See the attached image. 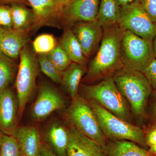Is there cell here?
<instances>
[{
  "label": "cell",
  "mask_w": 156,
  "mask_h": 156,
  "mask_svg": "<svg viewBox=\"0 0 156 156\" xmlns=\"http://www.w3.org/2000/svg\"><path fill=\"white\" fill-rule=\"evenodd\" d=\"M132 1H133H133H140V0H132Z\"/></svg>",
  "instance_id": "40"
},
{
  "label": "cell",
  "mask_w": 156,
  "mask_h": 156,
  "mask_svg": "<svg viewBox=\"0 0 156 156\" xmlns=\"http://www.w3.org/2000/svg\"><path fill=\"white\" fill-rule=\"evenodd\" d=\"M117 24L142 38L152 41L156 36V23L146 12L140 1L120 7Z\"/></svg>",
  "instance_id": "8"
},
{
  "label": "cell",
  "mask_w": 156,
  "mask_h": 156,
  "mask_svg": "<svg viewBox=\"0 0 156 156\" xmlns=\"http://www.w3.org/2000/svg\"><path fill=\"white\" fill-rule=\"evenodd\" d=\"M116 1L120 7L126 5L133 2L132 0H116Z\"/></svg>",
  "instance_id": "35"
},
{
  "label": "cell",
  "mask_w": 156,
  "mask_h": 156,
  "mask_svg": "<svg viewBox=\"0 0 156 156\" xmlns=\"http://www.w3.org/2000/svg\"><path fill=\"white\" fill-rule=\"evenodd\" d=\"M107 156H156L148 149L129 140H108Z\"/></svg>",
  "instance_id": "19"
},
{
  "label": "cell",
  "mask_w": 156,
  "mask_h": 156,
  "mask_svg": "<svg viewBox=\"0 0 156 156\" xmlns=\"http://www.w3.org/2000/svg\"><path fill=\"white\" fill-rule=\"evenodd\" d=\"M146 145L148 148L156 145V122H149L142 127Z\"/></svg>",
  "instance_id": "28"
},
{
  "label": "cell",
  "mask_w": 156,
  "mask_h": 156,
  "mask_svg": "<svg viewBox=\"0 0 156 156\" xmlns=\"http://www.w3.org/2000/svg\"><path fill=\"white\" fill-rule=\"evenodd\" d=\"M87 67L72 62L61 73L62 87L72 99L79 94L81 80L86 74Z\"/></svg>",
  "instance_id": "18"
},
{
  "label": "cell",
  "mask_w": 156,
  "mask_h": 156,
  "mask_svg": "<svg viewBox=\"0 0 156 156\" xmlns=\"http://www.w3.org/2000/svg\"><path fill=\"white\" fill-rule=\"evenodd\" d=\"M147 121L156 122V91L153 90L148 102L146 111Z\"/></svg>",
  "instance_id": "30"
},
{
  "label": "cell",
  "mask_w": 156,
  "mask_h": 156,
  "mask_svg": "<svg viewBox=\"0 0 156 156\" xmlns=\"http://www.w3.org/2000/svg\"><path fill=\"white\" fill-rule=\"evenodd\" d=\"M88 59L97 51L103 36V28L97 21L77 23L70 27Z\"/></svg>",
  "instance_id": "12"
},
{
  "label": "cell",
  "mask_w": 156,
  "mask_h": 156,
  "mask_svg": "<svg viewBox=\"0 0 156 156\" xmlns=\"http://www.w3.org/2000/svg\"><path fill=\"white\" fill-rule=\"evenodd\" d=\"M66 107V101L61 93L50 84L43 83L32 106L31 115L34 121L39 122L44 119L53 112L63 109Z\"/></svg>",
  "instance_id": "9"
},
{
  "label": "cell",
  "mask_w": 156,
  "mask_h": 156,
  "mask_svg": "<svg viewBox=\"0 0 156 156\" xmlns=\"http://www.w3.org/2000/svg\"><path fill=\"white\" fill-rule=\"evenodd\" d=\"M125 30L118 24L103 28V36L94 57L87 66L81 83H96L124 67L121 54V43Z\"/></svg>",
  "instance_id": "1"
},
{
  "label": "cell",
  "mask_w": 156,
  "mask_h": 156,
  "mask_svg": "<svg viewBox=\"0 0 156 156\" xmlns=\"http://www.w3.org/2000/svg\"><path fill=\"white\" fill-rule=\"evenodd\" d=\"M67 156H107L106 152L95 141L69 127Z\"/></svg>",
  "instance_id": "15"
},
{
  "label": "cell",
  "mask_w": 156,
  "mask_h": 156,
  "mask_svg": "<svg viewBox=\"0 0 156 156\" xmlns=\"http://www.w3.org/2000/svg\"><path fill=\"white\" fill-rule=\"evenodd\" d=\"M63 116L69 127L95 141L105 151L108 139L87 101L78 94L66 109Z\"/></svg>",
  "instance_id": "4"
},
{
  "label": "cell",
  "mask_w": 156,
  "mask_h": 156,
  "mask_svg": "<svg viewBox=\"0 0 156 156\" xmlns=\"http://www.w3.org/2000/svg\"><path fill=\"white\" fill-rule=\"evenodd\" d=\"M143 73L147 79L153 90L156 91V58H154L151 62Z\"/></svg>",
  "instance_id": "31"
},
{
  "label": "cell",
  "mask_w": 156,
  "mask_h": 156,
  "mask_svg": "<svg viewBox=\"0 0 156 156\" xmlns=\"http://www.w3.org/2000/svg\"><path fill=\"white\" fill-rule=\"evenodd\" d=\"M140 2L146 12L156 23V0H140Z\"/></svg>",
  "instance_id": "32"
},
{
  "label": "cell",
  "mask_w": 156,
  "mask_h": 156,
  "mask_svg": "<svg viewBox=\"0 0 156 156\" xmlns=\"http://www.w3.org/2000/svg\"><path fill=\"white\" fill-rule=\"evenodd\" d=\"M40 69L53 82L60 84L61 73L48 58L47 54H38L37 56Z\"/></svg>",
  "instance_id": "26"
},
{
  "label": "cell",
  "mask_w": 156,
  "mask_h": 156,
  "mask_svg": "<svg viewBox=\"0 0 156 156\" xmlns=\"http://www.w3.org/2000/svg\"><path fill=\"white\" fill-rule=\"evenodd\" d=\"M13 136L16 138L22 156H41L43 142L37 127H18Z\"/></svg>",
  "instance_id": "16"
},
{
  "label": "cell",
  "mask_w": 156,
  "mask_h": 156,
  "mask_svg": "<svg viewBox=\"0 0 156 156\" xmlns=\"http://www.w3.org/2000/svg\"><path fill=\"white\" fill-rule=\"evenodd\" d=\"M87 101L95 112L100 128L107 139L129 140L148 149L142 128L122 120L94 101Z\"/></svg>",
  "instance_id": "5"
},
{
  "label": "cell",
  "mask_w": 156,
  "mask_h": 156,
  "mask_svg": "<svg viewBox=\"0 0 156 156\" xmlns=\"http://www.w3.org/2000/svg\"><path fill=\"white\" fill-rule=\"evenodd\" d=\"M32 8L34 22L31 31L35 32L44 27H61V8L57 0H27Z\"/></svg>",
  "instance_id": "11"
},
{
  "label": "cell",
  "mask_w": 156,
  "mask_h": 156,
  "mask_svg": "<svg viewBox=\"0 0 156 156\" xmlns=\"http://www.w3.org/2000/svg\"><path fill=\"white\" fill-rule=\"evenodd\" d=\"M18 103L17 96L8 87L0 93V130L13 135L17 127Z\"/></svg>",
  "instance_id": "13"
},
{
  "label": "cell",
  "mask_w": 156,
  "mask_h": 156,
  "mask_svg": "<svg viewBox=\"0 0 156 156\" xmlns=\"http://www.w3.org/2000/svg\"><path fill=\"white\" fill-rule=\"evenodd\" d=\"M0 156H22L17 140L13 135L2 133L0 141Z\"/></svg>",
  "instance_id": "27"
},
{
  "label": "cell",
  "mask_w": 156,
  "mask_h": 156,
  "mask_svg": "<svg viewBox=\"0 0 156 156\" xmlns=\"http://www.w3.org/2000/svg\"><path fill=\"white\" fill-rule=\"evenodd\" d=\"M153 51L154 58L156 59V36L152 41Z\"/></svg>",
  "instance_id": "36"
},
{
  "label": "cell",
  "mask_w": 156,
  "mask_h": 156,
  "mask_svg": "<svg viewBox=\"0 0 156 156\" xmlns=\"http://www.w3.org/2000/svg\"><path fill=\"white\" fill-rule=\"evenodd\" d=\"M33 48L26 45L20 53L15 87L18 103V115L20 118L26 105L34 95L40 67L37 58Z\"/></svg>",
  "instance_id": "6"
},
{
  "label": "cell",
  "mask_w": 156,
  "mask_h": 156,
  "mask_svg": "<svg viewBox=\"0 0 156 156\" xmlns=\"http://www.w3.org/2000/svg\"><path fill=\"white\" fill-rule=\"evenodd\" d=\"M2 132H1V130H0V141H1V135H2Z\"/></svg>",
  "instance_id": "39"
},
{
  "label": "cell",
  "mask_w": 156,
  "mask_h": 156,
  "mask_svg": "<svg viewBox=\"0 0 156 156\" xmlns=\"http://www.w3.org/2000/svg\"><path fill=\"white\" fill-rule=\"evenodd\" d=\"M13 26L10 6L0 5V27L12 28Z\"/></svg>",
  "instance_id": "29"
},
{
  "label": "cell",
  "mask_w": 156,
  "mask_h": 156,
  "mask_svg": "<svg viewBox=\"0 0 156 156\" xmlns=\"http://www.w3.org/2000/svg\"><path fill=\"white\" fill-rule=\"evenodd\" d=\"M47 56L61 74L72 62L59 43L57 44L53 50L47 54Z\"/></svg>",
  "instance_id": "25"
},
{
  "label": "cell",
  "mask_w": 156,
  "mask_h": 156,
  "mask_svg": "<svg viewBox=\"0 0 156 156\" xmlns=\"http://www.w3.org/2000/svg\"><path fill=\"white\" fill-rule=\"evenodd\" d=\"M5 4H18L30 5L27 0H0V5Z\"/></svg>",
  "instance_id": "34"
},
{
  "label": "cell",
  "mask_w": 156,
  "mask_h": 156,
  "mask_svg": "<svg viewBox=\"0 0 156 156\" xmlns=\"http://www.w3.org/2000/svg\"><path fill=\"white\" fill-rule=\"evenodd\" d=\"M99 0H71L62 6L61 27L70 28L80 22L97 21Z\"/></svg>",
  "instance_id": "10"
},
{
  "label": "cell",
  "mask_w": 156,
  "mask_h": 156,
  "mask_svg": "<svg viewBox=\"0 0 156 156\" xmlns=\"http://www.w3.org/2000/svg\"><path fill=\"white\" fill-rule=\"evenodd\" d=\"M120 49L124 66L142 73L154 58L152 41L142 38L128 30L124 32Z\"/></svg>",
  "instance_id": "7"
},
{
  "label": "cell",
  "mask_w": 156,
  "mask_h": 156,
  "mask_svg": "<svg viewBox=\"0 0 156 156\" xmlns=\"http://www.w3.org/2000/svg\"><path fill=\"white\" fill-rule=\"evenodd\" d=\"M11 8L13 28L31 31L34 22L32 10L26 8L21 4H12Z\"/></svg>",
  "instance_id": "22"
},
{
  "label": "cell",
  "mask_w": 156,
  "mask_h": 156,
  "mask_svg": "<svg viewBox=\"0 0 156 156\" xmlns=\"http://www.w3.org/2000/svg\"><path fill=\"white\" fill-rule=\"evenodd\" d=\"M79 93L86 100L94 101L120 119L135 125L130 105L112 77L91 85L81 83Z\"/></svg>",
  "instance_id": "3"
},
{
  "label": "cell",
  "mask_w": 156,
  "mask_h": 156,
  "mask_svg": "<svg viewBox=\"0 0 156 156\" xmlns=\"http://www.w3.org/2000/svg\"><path fill=\"white\" fill-rule=\"evenodd\" d=\"M30 32L0 27V51L12 59H17L30 41Z\"/></svg>",
  "instance_id": "14"
},
{
  "label": "cell",
  "mask_w": 156,
  "mask_h": 156,
  "mask_svg": "<svg viewBox=\"0 0 156 156\" xmlns=\"http://www.w3.org/2000/svg\"><path fill=\"white\" fill-rule=\"evenodd\" d=\"M71 0H57L58 5L61 7V9L62 6L69 2Z\"/></svg>",
  "instance_id": "37"
},
{
  "label": "cell",
  "mask_w": 156,
  "mask_h": 156,
  "mask_svg": "<svg viewBox=\"0 0 156 156\" xmlns=\"http://www.w3.org/2000/svg\"><path fill=\"white\" fill-rule=\"evenodd\" d=\"M45 140L57 156H67L69 128L58 123L48 126L44 134Z\"/></svg>",
  "instance_id": "17"
},
{
  "label": "cell",
  "mask_w": 156,
  "mask_h": 156,
  "mask_svg": "<svg viewBox=\"0 0 156 156\" xmlns=\"http://www.w3.org/2000/svg\"><path fill=\"white\" fill-rule=\"evenodd\" d=\"M119 9L116 0H99L97 22L102 28L117 24Z\"/></svg>",
  "instance_id": "21"
},
{
  "label": "cell",
  "mask_w": 156,
  "mask_h": 156,
  "mask_svg": "<svg viewBox=\"0 0 156 156\" xmlns=\"http://www.w3.org/2000/svg\"><path fill=\"white\" fill-rule=\"evenodd\" d=\"M112 78L129 104L135 123L142 128L147 121V103L153 90L150 84L143 73L125 66Z\"/></svg>",
  "instance_id": "2"
},
{
  "label": "cell",
  "mask_w": 156,
  "mask_h": 156,
  "mask_svg": "<svg viewBox=\"0 0 156 156\" xmlns=\"http://www.w3.org/2000/svg\"><path fill=\"white\" fill-rule=\"evenodd\" d=\"M59 44L72 62L87 67V58L84 56L80 45L71 28H65Z\"/></svg>",
  "instance_id": "20"
},
{
  "label": "cell",
  "mask_w": 156,
  "mask_h": 156,
  "mask_svg": "<svg viewBox=\"0 0 156 156\" xmlns=\"http://www.w3.org/2000/svg\"><path fill=\"white\" fill-rule=\"evenodd\" d=\"M148 150L156 156V145L149 148Z\"/></svg>",
  "instance_id": "38"
},
{
  "label": "cell",
  "mask_w": 156,
  "mask_h": 156,
  "mask_svg": "<svg viewBox=\"0 0 156 156\" xmlns=\"http://www.w3.org/2000/svg\"><path fill=\"white\" fill-rule=\"evenodd\" d=\"M56 39L52 34H43L37 37L33 42V50L36 54H47L56 47Z\"/></svg>",
  "instance_id": "24"
},
{
  "label": "cell",
  "mask_w": 156,
  "mask_h": 156,
  "mask_svg": "<svg viewBox=\"0 0 156 156\" xmlns=\"http://www.w3.org/2000/svg\"><path fill=\"white\" fill-rule=\"evenodd\" d=\"M41 156H57L48 144L43 143Z\"/></svg>",
  "instance_id": "33"
},
{
  "label": "cell",
  "mask_w": 156,
  "mask_h": 156,
  "mask_svg": "<svg viewBox=\"0 0 156 156\" xmlns=\"http://www.w3.org/2000/svg\"><path fill=\"white\" fill-rule=\"evenodd\" d=\"M17 70L18 68L14 59L0 51V93L9 87L14 80Z\"/></svg>",
  "instance_id": "23"
}]
</instances>
